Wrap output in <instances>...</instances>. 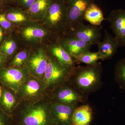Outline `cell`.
Segmentation results:
<instances>
[{"mask_svg": "<svg viewBox=\"0 0 125 125\" xmlns=\"http://www.w3.org/2000/svg\"><path fill=\"white\" fill-rule=\"evenodd\" d=\"M11 119L12 125H54L52 102L48 97L34 103L21 101Z\"/></svg>", "mask_w": 125, "mask_h": 125, "instance_id": "obj_1", "label": "cell"}, {"mask_svg": "<svg viewBox=\"0 0 125 125\" xmlns=\"http://www.w3.org/2000/svg\"><path fill=\"white\" fill-rule=\"evenodd\" d=\"M103 72V66L100 62L76 66L68 83L81 94L88 96L102 87Z\"/></svg>", "mask_w": 125, "mask_h": 125, "instance_id": "obj_2", "label": "cell"}, {"mask_svg": "<svg viewBox=\"0 0 125 125\" xmlns=\"http://www.w3.org/2000/svg\"><path fill=\"white\" fill-rule=\"evenodd\" d=\"M40 22L32 20L16 27L15 34L19 42L33 48L47 39L55 41L56 37Z\"/></svg>", "mask_w": 125, "mask_h": 125, "instance_id": "obj_3", "label": "cell"}, {"mask_svg": "<svg viewBox=\"0 0 125 125\" xmlns=\"http://www.w3.org/2000/svg\"><path fill=\"white\" fill-rule=\"evenodd\" d=\"M67 18V4L62 0H52L42 22L57 38L65 33Z\"/></svg>", "mask_w": 125, "mask_h": 125, "instance_id": "obj_4", "label": "cell"}, {"mask_svg": "<svg viewBox=\"0 0 125 125\" xmlns=\"http://www.w3.org/2000/svg\"><path fill=\"white\" fill-rule=\"evenodd\" d=\"M48 62L43 79L47 91L51 92L69 83L75 67H67L61 64L47 52Z\"/></svg>", "mask_w": 125, "mask_h": 125, "instance_id": "obj_5", "label": "cell"}, {"mask_svg": "<svg viewBox=\"0 0 125 125\" xmlns=\"http://www.w3.org/2000/svg\"><path fill=\"white\" fill-rule=\"evenodd\" d=\"M17 95L21 101L37 102L47 97L43 80L30 75L19 88Z\"/></svg>", "mask_w": 125, "mask_h": 125, "instance_id": "obj_6", "label": "cell"}, {"mask_svg": "<svg viewBox=\"0 0 125 125\" xmlns=\"http://www.w3.org/2000/svg\"><path fill=\"white\" fill-rule=\"evenodd\" d=\"M47 97L51 102L78 106L86 102L88 96L81 94L67 83L52 91H48Z\"/></svg>", "mask_w": 125, "mask_h": 125, "instance_id": "obj_7", "label": "cell"}, {"mask_svg": "<svg viewBox=\"0 0 125 125\" xmlns=\"http://www.w3.org/2000/svg\"><path fill=\"white\" fill-rule=\"evenodd\" d=\"M47 62L46 48L41 46L32 49L24 67L30 75L43 80Z\"/></svg>", "mask_w": 125, "mask_h": 125, "instance_id": "obj_8", "label": "cell"}, {"mask_svg": "<svg viewBox=\"0 0 125 125\" xmlns=\"http://www.w3.org/2000/svg\"><path fill=\"white\" fill-rule=\"evenodd\" d=\"M95 0H71L67 4V22L64 34L69 33L83 23L84 15L88 7Z\"/></svg>", "mask_w": 125, "mask_h": 125, "instance_id": "obj_9", "label": "cell"}, {"mask_svg": "<svg viewBox=\"0 0 125 125\" xmlns=\"http://www.w3.org/2000/svg\"><path fill=\"white\" fill-rule=\"evenodd\" d=\"M30 75L24 66H7L0 70V84L17 93L20 85Z\"/></svg>", "mask_w": 125, "mask_h": 125, "instance_id": "obj_10", "label": "cell"}, {"mask_svg": "<svg viewBox=\"0 0 125 125\" xmlns=\"http://www.w3.org/2000/svg\"><path fill=\"white\" fill-rule=\"evenodd\" d=\"M107 20L119 47H125V9L112 10Z\"/></svg>", "mask_w": 125, "mask_h": 125, "instance_id": "obj_11", "label": "cell"}, {"mask_svg": "<svg viewBox=\"0 0 125 125\" xmlns=\"http://www.w3.org/2000/svg\"><path fill=\"white\" fill-rule=\"evenodd\" d=\"M101 30L99 26L87 25L83 23L65 35L73 36L93 46L97 45L101 41Z\"/></svg>", "mask_w": 125, "mask_h": 125, "instance_id": "obj_12", "label": "cell"}, {"mask_svg": "<svg viewBox=\"0 0 125 125\" xmlns=\"http://www.w3.org/2000/svg\"><path fill=\"white\" fill-rule=\"evenodd\" d=\"M55 42L59 43L72 57L89 51L92 46L76 37L65 34L57 37Z\"/></svg>", "mask_w": 125, "mask_h": 125, "instance_id": "obj_13", "label": "cell"}, {"mask_svg": "<svg viewBox=\"0 0 125 125\" xmlns=\"http://www.w3.org/2000/svg\"><path fill=\"white\" fill-rule=\"evenodd\" d=\"M76 106L52 102L54 125H72L73 113Z\"/></svg>", "mask_w": 125, "mask_h": 125, "instance_id": "obj_14", "label": "cell"}, {"mask_svg": "<svg viewBox=\"0 0 125 125\" xmlns=\"http://www.w3.org/2000/svg\"><path fill=\"white\" fill-rule=\"evenodd\" d=\"M1 86L2 91L0 97V107L11 117L21 101L15 91L6 86Z\"/></svg>", "mask_w": 125, "mask_h": 125, "instance_id": "obj_15", "label": "cell"}, {"mask_svg": "<svg viewBox=\"0 0 125 125\" xmlns=\"http://www.w3.org/2000/svg\"><path fill=\"white\" fill-rule=\"evenodd\" d=\"M98 52L101 60H106L113 57L116 54L118 46V42L114 36H112L106 30H104L103 39L97 44Z\"/></svg>", "mask_w": 125, "mask_h": 125, "instance_id": "obj_16", "label": "cell"}, {"mask_svg": "<svg viewBox=\"0 0 125 125\" xmlns=\"http://www.w3.org/2000/svg\"><path fill=\"white\" fill-rule=\"evenodd\" d=\"M46 49L48 52L61 64L70 67L76 66L72 57L58 42H52L48 45Z\"/></svg>", "mask_w": 125, "mask_h": 125, "instance_id": "obj_17", "label": "cell"}, {"mask_svg": "<svg viewBox=\"0 0 125 125\" xmlns=\"http://www.w3.org/2000/svg\"><path fill=\"white\" fill-rule=\"evenodd\" d=\"M93 109L88 104L77 106L74 110L72 125H89L93 119Z\"/></svg>", "mask_w": 125, "mask_h": 125, "instance_id": "obj_18", "label": "cell"}, {"mask_svg": "<svg viewBox=\"0 0 125 125\" xmlns=\"http://www.w3.org/2000/svg\"><path fill=\"white\" fill-rule=\"evenodd\" d=\"M52 0H37L25 11L31 20L42 21Z\"/></svg>", "mask_w": 125, "mask_h": 125, "instance_id": "obj_19", "label": "cell"}, {"mask_svg": "<svg viewBox=\"0 0 125 125\" xmlns=\"http://www.w3.org/2000/svg\"><path fill=\"white\" fill-rule=\"evenodd\" d=\"M4 13L7 19L15 27L32 21L25 11L14 5H9Z\"/></svg>", "mask_w": 125, "mask_h": 125, "instance_id": "obj_20", "label": "cell"}, {"mask_svg": "<svg viewBox=\"0 0 125 125\" xmlns=\"http://www.w3.org/2000/svg\"><path fill=\"white\" fill-rule=\"evenodd\" d=\"M13 33V32L7 33L0 44V52L7 56L9 62L19 51L18 46V39L16 36H14Z\"/></svg>", "mask_w": 125, "mask_h": 125, "instance_id": "obj_21", "label": "cell"}, {"mask_svg": "<svg viewBox=\"0 0 125 125\" xmlns=\"http://www.w3.org/2000/svg\"><path fill=\"white\" fill-rule=\"evenodd\" d=\"M83 19L92 25L96 26H100L104 20L102 10L94 3H92L88 7L84 15Z\"/></svg>", "mask_w": 125, "mask_h": 125, "instance_id": "obj_22", "label": "cell"}, {"mask_svg": "<svg viewBox=\"0 0 125 125\" xmlns=\"http://www.w3.org/2000/svg\"><path fill=\"white\" fill-rule=\"evenodd\" d=\"M72 58L75 63H83L86 65L94 64L101 60L98 52H92L90 50L83 52Z\"/></svg>", "mask_w": 125, "mask_h": 125, "instance_id": "obj_23", "label": "cell"}, {"mask_svg": "<svg viewBox=\"0 0 125 125\" xmlns=\"http://www.w3.org/2000/svg\"><path fill=\"white\" fill-rule=\"evenodd\" d=\"M32 49L25 48L19 50L9 62L7 66L24 67Z\"/></svg>", "mask_w": 125, "mask_h": 125, "instance_id": "obj_24", "label": "cell"}, {"mask_svg": "<svg viewBox=\"0 0 125 125\" xmlns=\"http://www.w3.org/2000/svg\"><path fill=\"white\" fill-rule=\"evenodd\" d=\"M114 78L120 88L125 90V57L118 61L115 66Z\"/></svg>", "mask_w": 125, "mask_h": 125, "instance_id": "obj_25", "label": "cell"}, {"mask_svg": "<svg viewBox=\"0 0 125 125\" xmlns=\"http://www.w3.org/2000/svg\"><path fill=\"white\" fill-rule=\"evenodd\" d=\"M0 26L6 33L13 32L16 28L14 25L7 19L4 11L0 13Z\"/></svg>", "mask_w": 125, "mask_h": 125, "instance_id": "obj_26", "label": "cell"}, {"mask_svg": "<svg viewBox=\"0 0 125 125\" xmlns=\"http://www.w3.org/2000/svg\"><path fill=\"white\" fill-rule=\"evenodd\" d=\"M37 0H15L14 5L26 11Z\"/></svg>", "mask_w": 125, "mask_h": 125, "instance_id": "obj_27", "label": "cell"}, {"mask_svg": "<svg viewBox=\"0 0 125 125\" xmlns=\"http://www.w3.org/2000/svg\"><path fill=\"white\" fill-rule=\"evenodd\" d=\"M0 125H12L11 117L0 107Z\"/></svg>", "mask_w": 125, "mask_h": 125, "instance_id": "obj_28", "label": "cell"}, {"mask_svg": "<svg viewBox=\"0 0 125 125\" xmlns=\"http://www.w3.org/2000/svg\"><path fill=\"white\" fill-rule=\"evenodd\" d=\"M9 62L7 56L0 52V70L7 67Z\"/></svg>", "mask_w": 125, "mask_h": 125, "instance_id": "obj_29", "label": "cell"}, {"mask_svg": "<svg viewBox=\"0 0 125 125\" xmlns=\"http://www.w3.org/2000/svg\"><path fill=\"white\" fill-rule=\"evenodd\" d=\"M9 5L3 2L2 0H0V13L4 11Z\"/></svg>", "mask_w": 125, "mask_h": 125, "instance_id": "obj_30", "label": "cell"}, {"mask_svg": "<svg viewBox=\"0 0 125 125\" xmlns=\"http://www.w3.org/2000/svg\"><path fill=\"white\" fill-rule=\"evenodd\" d=\"M5 31L2 28V27L0 26V44L2 42L5 37Z\"/></svg>", "mask_w": 125, "mask_h": 125, "instance_id": "obj_31", "label": "cell"}, {"mask_svg": "<svg viewBox=\"0 0 125 125\" xmlns=\"http://www.w3.org/2000/svg\"><path fill=\"white\" fill-rule=\"evenodd\" d=\"M2 0L7 4L14 5L15 0Z\"/></svg>", "mask_w": 125, "mask_h": 125, "instance_id": "obj_32", "label": "cell"}, {"mask_svg": "<svg viewBox=\"0 0 125 125\" xmlns=\"http://www.w3.org/2000/svg\"><path fill=\"white\" fill-rule=\"evenodd\" d=\"M2 86H1V85L0 84V97L1 96V93H2Z\"/></svg>", "mask_w": 125, "mask_h": 125, "instance_id": "obj_33", "label": "cell"}, {"mask_svg": "<svg viewBox=\"0 0 125 125\" xmlns=\"http://www.w3.org/2000/svg\"><path fill=\"white\" fill-rule=\"evenodd\" d=\"M63 1H64L65 2V3H66V4H67L71 0H62Z\"/></svg>", "mask_w": 125, "mask_h": 125, "instance_id": "obj_34", "label": "cell"}]
</instances>
